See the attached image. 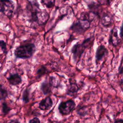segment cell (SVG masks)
<instances>
[{
  "label": "cell",
  "mask_w": 123,
  "mask_h": 123,
  "mask_svg": "<svg viewBox=\"0 0 123 123\" xmlns=\"http://www.w3.org/2000/svg\"><path fill=\"white\" fill-rule=\"evenodd\" d=\"M90 23L87 20L79 18V20L74 22L71 26V29L75 32L81 34L86 31L89 27Z\"/></svg>",
  "instance_id": "obj_3"
},
{
  "label": "cell",
  "mask_w": 123,
  "mask_h": 123,
  "mask_svg": "<svg viewBox=\"0 0 123 123\" xmlns=\"http://www.w3.org/2000/svg\"><path fill=\"white\" fill-rule=\"evenodd\" d=\"M107 54H108L107 49L104 46L100 45L98 48L96 53V58L97 61L101 60Z\"/></svg>",
  "instance_id": "obj_11"
},
{
  "label": "cell",
  "mask_w": 123,
  "mask_h": 123,
  "mask_svg": "<svg viewBox=\"0 0 123 123\" xmlns=\"http://www.w3.org/2000/svg\"><path fill=\"white\" fill-rule=\"evenodd\" d=\"M7 79L10 84L12 86H17L20 84L22 81L21 76L18 74H10V76L7 78Z\"/></svg>",
  "instance_id": "obj_10"
},
{
  "label": "cell",
  "mask_w": 123,
  "mask_h": 123,
  "mask_svg": "<svg viewBox=\"0 0 123 123\" xmlns=\"http://www.w3.org/2000/svg\"><path fill=\"white\" fill-rule=\"evenodd\" d=\"M7 97V90L1 84H0V100L4 99Z\"/></svg>",
  "instance_id": "obj_15"
},
{
  "label": "cell",
  "mask_w": 123,
  "mask_h": 123,
  "mask_svg": "<svg viewBox=\"0 0 123 123\" xmlns=\"http://www.w3.org/2000/svg\"><path fill=\"white\" fill-rule=\"evenodd\" d=\"M94 40L93 37H89L85 40H84L82 43V45L84 46V47L86 48L88 47H90L91 46V44L93 43V41Z\"/></svg>",
  "instance_id": "obj_18"
},
{
  "label": "cell",
  "mask_w": 123,
  "mask_h": 123,
  "mask_svg": "<svg viewBox=\"0 0 123 123\" xmlns=\"http://www.w3.org/2000/svg\"><path fill=\"white\" fill-rule=\"evenodd\" d=\"M41 3L48 8L54 7L55 4V0H41Z\"/></svg>",
  "instance_id": "obj_14"
},
{
  "label": "cell",
  "mask_w": 123,
  "mask_h": 123,
  "mask_svg": "<svg viewBox=\"0 0 123 123\" xmlns=\"http://www.w3.org/2000/svg\"><path fill=\"white\" fill-rule=\"evenodd\" d=\"M36 51V46L33 43H26L17 47L14 50V55L16 58L28 59L32 57Z\"/></svg>",
  "instance_id": "obj_1"
},
{
  "label": "cell",
  "mask_w": 123,
  "mask_h": 123,
  "mask_svg": "<svg viewBox=\"0 0 123 123\" xmlns=\"http://www.w3.org/2000/svg\"><path fill=\"white\" fill-rule=\"evenodd\" d=\"M46 72V68L42 65L39 68H38L37 71V77L40 78L41 76L44 74Z\"/></svg>",
  "instance_id": "obj_17"
},
{
  "label": "cell",
  "mask_w": 123,
  "mask_h": 123,
  "mask_svg": "<svg viewBox=\"0 0 123 123\" xmlns=\"http://www.w3.org/2000/svg\"><path fill=\"white\" fill-rule=\"evenodd\" d=\"M97 0V1H98V0Z\"/></svg>",
  "instance_id": "obj_26"
},
{
  "label": "cell",
  "mask_w": 123,
  "mask_h": 123,
  "mask_svg": "<svg viewBox=\"0 0 123 123\" xmlns=\"http://www.w3.org/2000/svg\"><path fill=\"white\" fill-rule=\"evenodd\" d=\"M115 123H123V119H119L115 121Z\"/></svg>",
  "instance_id": "obj_24"
},
{
  "label": "cell",
  "mask_w": 123,
  "mask_h": 123,
  "mask_svg": "<svg viewBox=\"0 0 123 123\" xmlns=\"http://www.w3.org/2000/svg\"><path fill=\"white\" fill-rule=\"evenodd\" d=\"M12 109L8 106L7 104L4 102L2 104V111L4 115L7 114Z\"/></svg>",
  "instance_id": "obj_19"
},
{
  "label": "cell",
  "mask_w": 123,
  "mask_h": 123,
  "mask_svg": "<svg viewBox=\"0 0 123 123\" xmlns=\"http://www.w3.org/2000/svg\"><path fill=\"white\" fill-rule=\"evenodd\" d=\"M29 123H40V121L39 120V119L37 118V117H35L33 118V119H31L29 121Z\"/></svg>",
  "instance_id": "obj_22"
},
{
  "label": "cell",
  "mask_w": 123,
  "mask_h": 123,
  "mask_svg": "<svg viewBox=\"0 0 123 123\" xmlns=\"http://www.w3.org/2000/svg\"><path fill=\"white\" fill-rule=\"evenodd\" d=\"M120 36L121 37H123V22L122 25V26L121 27V31H120Z\"/></svg>",
  "instance_id": "obj_23"
},
{
  "label": "cell",
  "mask_w": 123,
  "mask_h": 123,
  "mask_svg": "<svg viewBox=\"0 0 123 123\" xmlns=\"http://www.w3.org/2000/svg\"><path fill=\"white\" fill-rule=\"evenodd\" d=\"M7 44L6 43L2 40H0V47L3 51L4 53H7V47H6Z\"/></svg>",
  "instance_id": "obj_21"
},
{
  "label": "cell",
  "mask_w": 123,
  "mask_h": 123,
  "mask_svg": "<svg viewBox=\"0 0 123 123\" xmlns=\"http://www.w3.org/2000/svg\"><path fill=\"white\" fill-rule=\"evenodd\" d=\"M49 82L53 87H56L58 85V81L54 76H50L49 79Z\"/></svg>",
  "instance_id": "obj_20"
},
{
  "label": "cell",
  "mask_w": 123,
  "mask_h": 123,
  "mask_svg": "<svg viewBox=\"0 0 123 123\" xmlns=\"http://www.w3.org/2000/svg\"><path fill=\"white\" fill-rule=\"evenodd\" d=\"M9 122L10 123H16V122H19V121H18V120H11Z\"/></svg>",
  "instance_id": "obj_25"
},
{
  "label": "cell",
  "mask_w": 123,
  "mask_h": 123,
  "mask_svg": "<svg viewBox=\"0 0 123 123\" xmlns=\"http://www.w3.org/2000/svg\"><path fill=\"white\" fill-rule=\"evenodd\" d=\"M75 104L74 100L70 99L65 102H62L59 105L58 109L62 115L69 114L75 108Z\"/></svg>",
  "instance_id": "obj_5"
},
{
  "label": "cell",
  "mask_w": 123,
  "mask_h": 123,
  "mask_svg": "<svg viewBox=\"0 0 123 123\" xmlns=\"http://www.w3.org/2000/svg\"><path fill=\"white\" fill-rule=\"evenodd\" d=\"M51 86L49 82H44L40 86V89L44 95H47L51 92Z\"/></svg>",
  "instance_id": "obj_12"
},
{
  "label": "cell",
  "mask_w": 123,
  "mask_h": 123,
  "mask_svg": "<svg viewBox=\"0 0 123 123\" xmlns=\"http://www.w3.org/2000/svg\"><path fill=\"white\" fill-rule=\"evenodd\" d=\"M121 39L118 36V31L116 27L111 30L110 35V42L114 46H117L121 42Z\"/></svg>",
  "instance_id": "obj_9"
},
{
  "label": "cell",
  "mask_w": 123,
  "mask_h": 123,
  "mask_svg": "<svg viewBox=\"0 0 123 123\" xmlns=\"http://www.w3.org/2000/svg\"><path fill=\"white\" fill-rule=\"evenodd\" d=\"M49 18V15L45 10L39 9L30 13V22L37 23L39 25L45 24Z\"/></svg>",
  "instance_id": "obj_2"
},
{
  "label": "cell",
  "mask_w": 123,
  "mask_h": 123,
  "mask_svg": "<svg viewBox=\"0 0 123 123\" xmlns=\"http://www.w3.org/2000/svg\"><path fill=\"white\" fill-rule=\"evenodd\" d=\"M23 100L24 103H27L29 101V89L26 88L23 93Z\"/></svg>",
  "instance_id": "obj_16"
},
{
  "label": "cell",
  "mask_w": 123,
  "mask_h": 123,
  "mask_svg": "<svg viewBox=\"0 0 123 123\" xmlns=\"http://www.w3.org/2000/svg\"></svg>",
  "instance_id": "obj_27"
},
{
  "label": "cell",
  "mask_w": 123,
  "mask_h": 123,
  "mask_svg": "<svg viewBox=\"0 0 123 123\" xmlns=\"http://www.w3.org/2000/svg\"><path fill=\"white\" fill-rule=\"evenodd\" d=\"M79 89V87L76 84L71 83L68 86L67 88V92L69 95H71L76 93Z\"/></svg>",
  "instance_id": "obj_13"
},
{
  "label": "cell",
  "mask_w": 123,
  "mask_h": 123,
  "mask_svg": "<svg viewBox=\"0 0 123 123\" xmlns=\"http://www.w3.org/2000/svg\"><path fill=\"white\" fill-rule=\"evenodd\" d=\"M85 48L82 44L77 43L72 48V52L73 53V56L75 60H78L84 51Z\"/></svg>",
  "instance_id": "obj_6"
},
{
  "label": "cell",
  "mask_w": 123,
  "mask_h": 123,
  "mask_svg": "<svg viewBox=\"0 0 123 123\" xmlns=\"http://www.w3.org/2000/svg\"><path fill=\"white\" fill-rule=\"evenodd\" d=\"M14 6L12 1L9 0H0V12L8 17H11L13 12Z\"/></svg>",
  "instance_id": "obj_4"
},
{
  "label": "cell",
  "mask_w": 123,
  "mask_h": 123,
  "mask_svg": "<svg viewBox=\"0 0 123 123\" xmlns=\"http://www.w3.org/2000/svg\"><path fill=\"white\" fill-rule=\"evenodd\" d=\"M113 22L112 15L109 12L104 13L101 18V24L105 27H108L111 25Z\"/></svg>",
  "instance_id": "obj_7"
},
{
  "label": "cell",
  "mask_w": 123,
  "mask_h": 123,
  "mask_svg": "<svg viewBox=\"0 0 123 123\" xmlns=\"http://www.w3.org/2000/svg\"><path fill=\"white\" fill-rule=\"evenodd\" d=\"M53 105V102L49 97H47L42 99L39 104V108L41 110H47L49 109Z\"/></svg>",
  "instance_id": "obj_8"
}]
</instances>
